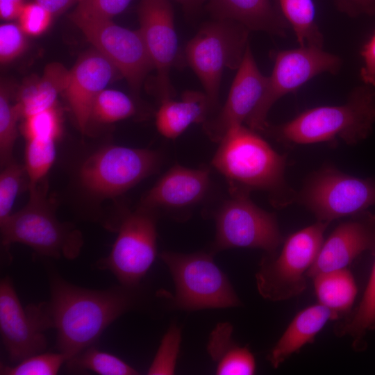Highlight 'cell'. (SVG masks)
Here are the masks:
<instances>
[{
  "instance_id": "obj_10",
  "label": "cell",
  "mask_w": 375,
  "mask_h": 375,
  "mask_svg": "<svg viewBox=\"0 0 375 375\" xmlns=\"http://www.w3.org/2000/svg\"><path fill=\"white\" fill-rule=\"evenodd\" d=\"M342 60L323 48L304 46L278 51L265 93L245 123L256 132H265L268 112L283 96L297 92L315 76L340 70Z\"/></svg>"
},
{
  "instance_id": "obj_3",
  "label": "cell",
  "mask_w": 375,
  "mask_h": 375,
  "mask_svg": "<svg viewBox=\"0 0 375 375\" xmlns=\"http://www.w3.org/2000/svg\"><path fill=\"white\" fill-rule=\"evenodd\" d=\"M374 124L375 89L364 84L354 88L342 105L308 109L281 124H269L265 132L288 145L337 139L355 145L369 136Z\"/></svg>"
},
{
  "instance_id": "obj_31",
  "label": "cell",
  "mask_w": 375,
  "mask_h": 375,
  "mask_svg": "<svg viewBox=\"0 0 375 375\" xmlns=\"http://www.w3.org/2000/svg\"><path fill=\"white\" fill-rule=\"evenodd\" d=\"M55 142L53 140H26L24 168L29 190L39 185L52 167L56 156Z\"/></svg>"
},
{
  "instance_id": "obj_24",
  "label": "cell",
  "mask_w": 375,
  "mask_h": 375,
  "mask_svg": "<svg viewBox=\"0 0 375 375\" xmlns=\"http://www.w3.org/2000/svg\"><path fill=\"white\" fill-rule=\"evenodd\" d=\"M233 331V326L229 322H219L209 335L207 351L216 363V374H253L255 358L248 348L235 342Z\"/></svg>"
},
{
  "instance_id": "obj_27",
  "label": "cell",
  "mask_w": 375,
  "mask_h": 375,
  "mask_svg": "<svg viewBox=\"0 0 375 375\" xmlns=\"http://www.w3.org/2000/svg\"><path fill=\"white\" fill-rule=\"evenodd\" d=\"M375 330V261L362 297L355 311L336 328L339 336L348 335L354 349L360 348L362 338Z\"/></svg>"
},
{
  "instance_id": "obj_13",
  "label": "cell",
  "mask_w": 375,
  "mask_h": 375,
  "mask_svg": "<svg viewBox=\"0 0 375 375\" xmlns=\"http://www.w3.org/2000/svg\"><path fill=\"white\" fill-rule=\"evenodd\" d=\"M69 18L94 49L117 67L138 94L145 77L153 69L139 30L124 28L110 19L89 17L74 11Z\"/></svg>"
},
{
  "instance_id": "obj_12",
  "label": "cell",
  "mask_w": 375,
  "mask_h": 375,
  "mask_svg": "<svg viewBox=\"0 0 375 375\" xmlns=\"http://www.w3.org/2000/svg\"><path fill=\"white\" fill-rule=\"evenodd\" d=\"M152 211L140 208L126 214L110 253L97 262L98 269L112 272L122 285L138 287L155 260L156 219Z\"/></svg>"
},
{
  "instance_id": "obj_25",
  "label": "cell",
  "mask_w": 375,
  "mask_h": 375,
  "mask_svg": "<svg viewBox=\"0 0 375 375\" xmlns=\"http://www.w3.org/2000/svg\"><path fill=\"white\" fill-rule=\"evenodd\" d=\"M312 278L319 303L339 317L351 310L357 296L358 288L348 269L344 267L318 273Z\"/></svg>"
},
{
  "instance_id": "obj_18",
  "label": "cell",
  "mask_w": 375,
  "mask_h": 375,
  "mask_svg": "<svg viewBox=\"0 0 375 375\" xmlns=\"http://www.w3.org/2000/svg\"><path fill=\"white\" fill-rule=\"evenodd\" d=\"M118 75L117 67L95 49L82 54L70 69L65 92L81 133L87 130L96 97Z\"/></svg>"
},
{
  "instance_id": "obj_38",
  "label": "cell",
  "mask_w": 375,
  "mask_h": 375,
  "mask_svg": "<svg viewBox=\"0 0 375 375\" xmlns=\"http://www.w3.org/2000/svg\"><path fill=\"white\" fill-rule=\"evenodd\" d=\"M132 0H80L74 12L83 16L110 19L123 12Z\"/></svg>"
},
{
  "instance_id": "obj_41",
  "label": "cell",
  "mask_w": 375,
  "mask_h": 375,
  "mask_svg": "<svg viewBox=\"0 0 375 375\" xmlns=\"http://www.w3.org/2000/svg\"><path fill=\"white\" fill-rule=\"evenodd\" d=\"M26 0H0V17L5 21L18 19Z\"/></svg>"
},
{
  "instance_id": "obj_32",
  "label": "cell",
  "mask_w": 375,
  "mask_h": 375,
  "mask_svg": "<svg viewBox=\"0 0 375 375\" xmlns=\"http://www.w3.org/2000/svg\"><path fill=\"white\" fill-rule=\"evenodd\" d=\"M67 360V356L61 353H40L29 356L8 366L1 363V375H55L61 366Z\"/></svg>"
},
{
  "instance_id": "obj_28",
  "label": "cell",
  "mask_w": 375,
  "mask_h": 375,
  "mask_svg": "<svg viewBox=\"0 0 375 375\" xmlns=\"http://www.w3.org/2000/svg\"><path fill=\"white\" fill-rule=\"evenodd\" d=\"M69 371H91L100 375H135L138 372L126 362L94 345L83 350L66 362Z\"/></svg>"
},
{
  "instance_id": "obj_23",
  "label": "cell",
  "mask_w": 375,
  "mask_h": 375,
  "mask_svg": "<svg viewBox=\"0 0 375 375\" xmlns=\"http://www.w3.org/2000/svg\"><path fill=\"white\" fill-rule=\"evenodd\" d=\"M70 69L59 62L48 64L41 77L27 81L19 89L17 103L23 118L56 106L58 95L65 92Z\"/></svg>"
},
{
  "instance_id": "obj_7",
  "label": "cell",
  "mask_w": 375,
  "mask_h": 375,
  "mask_svg": "<svg viewBox=\"0 0 375 375\" xmlns=\"http://www.w3.org/2000/svg\"><path fill=\"white\" fill-rule=\"evenodd\" d=\"M329 224L317 221L288 237L278 255L267 254L262 258L256 274L260 296L279 301L303 292L307 272L318 255Z\"/></svg>"
},
{
  "instance_id": "obj_39",
  "label": "cell",
  "mask_w": 375,
  "mask_h": 375,
  "mask_svg": "<svg viewBox=\"0 0 375 375\" xmlns=\"http://www.w3.org/2000/svg\"><path fill=\"white\" fill-rule=\"evenodd\" d=\"M360 54L362 59L360 77L364 84L375 88V31L362 46Z\"/></svg>"
},
{
  "instance_id": "obj_37",
  "label": "cell",
  "mask_w": 375,
  "mask_h": 375,
  "mask_svg": "<svg viewBox=\"0 0 375 375\" xmlns=\"http://www.w3.org/2000/svg\"><path fill=\"white\" fill-rule=\"evenodd\" d=\"M53 15L35 2H28L21 12L19 25L29 36H38L49 27Z\"/></svg>"
},
{
  "instance_id": "obj_2",
  "label": "cell",
  "mask_w": 375,
  "mask_h": 375,
  "mask_svg": "<svg viewBox=\"0 0 375 375\" xmlns=\"http://www.w3.org/2000/svg\"><path fill=\"white\" fill-rule=\"evenodd\" d=\"M212 160L229 190L266 191L276 207L295 201L297 192L285 179L286 156L276 152L258 132L242 124L231 128Z\"/></svg>"
},
{
  "instance_id": "obj_21",
  "label": "cell",
  "mask_w": 375,
  "mask_h": 375,
  "mask_svg": "<svg viewBox=\"0 0 375 375\" xmlns=\"http://www.w3.org/2000/svg\"><path fill=\"white\" fill-rule=\"evenodd\" d=\"M339 316L318 303L306 308L293 318L276 344L270 350L267 360L277 368L292 353L308 343H312L317 333L329 320Z\"/></svg>"
},
{
  "instance_id": "obj_22",
  "label": "cell",
  "mask_w": 375,
  "mask_h": 375,
  "mask_svg": "<svg viewBox=\"0 0 375 375\" xmlns=\"http://www.w3.org/2000/svg\"><path fill=\"white\" fill-rule=\"evenodd\" d=\"M210 114L208 100L204 92L186 91L180 101L170 98L160 101L156 115V127L165 138L174 139L191 124L203 123Z\"/></svg>"
},
{
  "instance_id": "obj_6",
  "label": "cell",
  "mask_w": 375,
  "mask_h": 375,
  "mask_svg": "<svg viewBox=\"0 0 375 375\" xmlns=\"http://www.w3.org/2000/svg\"><path fill=\"white\" fill-rule=\"evenodd\" d=\"M160 258L172 276L175 294L167 295L178 309L194 311L237 307L242 303L213 253L163 251Z\"/></svg>"
},
{
  "instance_id": "obj_15",
  "label": "cell",
  "mask_w": 375,
  "mask_h": 375,
  "mask_svg": "<svg viewBox=\"0 0 375 375\" xmlns=\"http://www.w3.org/2000/svg\"><path fill=\"white\" fill-rule=\"evenodd\" d=\"M139 31L156 71V93L160 101L173 98L169 72L179 60L174 12L169 0H140Z\"/></svg>"
},
{
  "instance_id": "obj_14",
  "label": "cell",
  "mask_w": 375,
  "mask_h": 375,
  "mask_svg": "<svg viewBox=\"0 0 375 375\" xmlns=\"http://www.w3.org/2000/svg\"><path fill=\"white\" fill-rule=\"evenodd\" d=\"M52 328L46 302L24 307L9 277L0 283V333L9 359L19 362L45 350Z\"/></svg>"
},
{
  "instance_id": "obj_19",
  "label": "cell",
  "mask_w": 375,
  "mask_h": 375,
  "mask_svg": "<svg viewBox=\"0 0 375 375\" xmlns=\"http://www.w3.org/2000/svg\"><path fill=\"white\" fill-rule=\"evenodd\" d=\"M207 167L190 169L175 165L169 169L142 199L140 208H183L201 201L208 190Z\"/></svg>"
},
{
  "instance_id": "obj_11",
  "label": "cell",
  "mask_w": 375,
  "mask_h": 375,
  "mask_svg": "<svg viewBox=\"0 0 375 375\" xmlns=\"http://www.w3.org/2000/svg\"><path fill=\"white\" fill-rule=\"evenodd\" d=\"M215 215L216 233L211 253L236 247L257 248L273 254L283 242L275 215L256 206L249 192L231 190Z\"/></svg>"
},
{
  "instance_id": "obj_20",
  "label": "cell",
  "mask_w": 375,
  "mask_h": 375,
  "mask_svg": "<svg viewBox=\"0 0 375 375\" xmlns=\"http://www.w3.org/2000/svg\"><path fill=\"white\" fill-rule=\"evenodd\" d=\"M207 8L216 19L234 21L249 31L285 37L290 27L270 0H208Z\"/></svg>"
},
{
  "instance_id": "obj_40",
  "label": "cell",
  "mask_w": 375,
  "mask_h": 375,
  "mask_svg": "<svg viewBox=\"0 0 375 375\" xmlns=\"http://www.w3.org/2000/svg\"><path fill=\"white\" fill-rule=\"evenodd\" d=\"M338 9L351 17L375 16V0H334Z\"/></svg>"
},
{
  "instance_id": "obj_16",
  "label": "cell",
  "mask_w": 375,
  "mask_h": 375,
  "mask_svg": "<svg viewBox=\"0 0 375 375\" xmlns=\"http://www.w3.org/2000/svg\"><path fill=\"white\" fill-rule=\"evenodd\" d=\"M267 81L268 76L259 70L249 44L224 106L203 122V130L211 140L219 142L231 128L246 122L262 97Z\"/></svg>"
},
{
  "instance_id": "obj_1",
  "label": "cell",
  "mask_w": 375,
  "mask_h": 375,
  "mask_svg": "<svg viewBox=\"0 0 375 375\" xmlns=\"http://www.w3.org/2000/svg\"><path fill=\"white\" fill-rule=\"evenodd\" d=\"M49 272L46 308L57 332V349L67 360L94 345L110 324L142 300L139 286L90 290L69 283L53 270Z\"/></svg>"
},
{
  "instance_id": "obj_17",
  "label": "cell",
  "mask_w": 375,
  "mask_h": 375,
  "mask_svg": "<svg viewBox=\"0 0 375 375\" xmlns=\"http://www.w3.org/2000/svg\"><path fill=\"white\" fill-rule=\"evenodd\" d=\"M367 251L375 255V214L367 210L351 217L333 230L324 241L307 277L347 267Z\"/></svg>"
},
{
  "instance_id": "obj_8",
  "label": "cell",
  "mask_w": 375,
  "mask_h": 375,
  "mask_svg": "<svg viewBox=\"0 0 375 375\" xmlns=\"http://www.w3.org/2000/svg\"><path fill=\"white\" fill-rule=\"evenodd\" d=\"M295 201L317 221L352 217L375 206V178H360L325 165L306 179Z\"/></svg>"
},
{
  "instance_id": "obj_35",
  "label": "cell",
  "mask_w": 375,
  "mask_h": 375,
  "mask_svg": "<svg viewBox=\"0 0 375 375\" xmlns=\"http://www.w3.org/2000/svg\"><path fill=\"white\" fill-rule=\"evenodd\" d=\"M3 167L0 174V224L12 214V208L26 172L24 166L13 160Z\"/></svg>"
},
{
  "instance_id": "obj_30",
  "label": "cell",
  "mask_w": 375,
  "mask_h": 375,
  "mask_svg": "<svg viewBox=\"0 0 375 375\" xmlns=\"http://www.w3.org/2000/svg\"><path fill=\"white\" fill-rule=\"evenodd\" d=\"M22 117L17 103H12L8 85L1 81L0 87V159L4 166L12 160L17 137V122Z\"/></svg>"
},
{
  "instance_id": "obj_4",
  "label": "cell",
  "mask_w": 375,
  "mask_h": 375,
  "mask_svg": "<svg viewBox=\"0 0 375 375\" xmlns=\"http://www.w3.org/2000/svg\"><path fill=\"white\" fill-rule=\"evenodd\" d=\"M28 203L0 224L1 241L28 246L38 254L53 258H76L83 244L81 232L69 223L60 222L54 206L38 185L29 190Z\"/></svg>"
},
{
  "instance_id": "obj_33",
  "label": "cell",
  "mask_w": 375,
  "mask_h": 375,
  "mask_svg": "<svg viewBox=\"0 0 375 375\" xmlns=\"http://www.w3.org/2000/svg\"><path fill=\"white\" fill-rule=\"evenodd\" d=\"M22 131L28 140H56L61 133V119L56 106L24 118Z\"/></svg>"
},
{
  "instance_id": "obj_42",
  "label": "cell",
  "mask_w": 375,
  "mask_h": 375,
  "mask_svg": "<svg viewBox=\"0 0 375 375\" xmlns=\"http://www.w3.org/2000/svg\"><path fill=\"white\" fill-rule=\"evenodd\" d=\"M49 12L53 16L58 15L66 11L76 0H33Z\"/></svg>"
},
{
  "instance_id": "obj_34",
  "label": "cell",
  "mask_w": 375,
  "mask_h": 375,
  "mask_svg": "<svg viewBox=\"0 0 375 375\" xmlns=\"http://www.w3.org/2000/svg\"><path fill=\"white\" fill-rule=\"evenodd\" d=\"M181 342V328L176 324H172L161 340L147 374L149 375L174 374Z\"/></svg>"
},
{
  "instance_id": "obj_36",
  "label": "cell",
  "mask_w": 375,
  "mask_h": 375,
  "mask_svg": "<svg viewBox=\"0 0 375 375\" xmlns=\"http://www.w3.org/2000/svg\"><path fill=\"white\" fill-rule=\"evenodd\" d=\"M28 46L27 35L19 24L6 22L0 26V62L8 64L21 56Z\"/></svg>"
},
{
  "instance_id": "obj_43",
  "label": "cell",
  "mask_w": 375,
  "mask_h": 375,
  "mask_svg": "<svg viewBox=\"0 0 375 375\" xmlns=\"http://www.w3.org/2000/svg\"><path fill=\"white\" fill-rule=\"evenodd\" d=\"M180 3L188 12L198 10L206 0H175Z\"/></svg>"
},
{
  "instance_id": "obj_26",
  "label": "cell",
  "mask_w": 375,
  "mask_h": 375,
  "mask_svg": "<svg viewBox=\"0 0 375 375\" xmlns=\"http://www.w3.org/2000/svg\"><path fill=\"white\" fill-rule=\"evenodd\" d=\"M282 15L300 47L323 48L324 36L315 21L312 0H278Z\"/></svg>"
},
{
  "instance_id": "obj_5",
  "label": "cell",
  "mask_w": 375,
  "mask_h": 375,
  "mask_svg": "<svg viewBox=\"0 0 375 375\" xmlns=\"http://www.w3.org/2000/svg\"><path fill=\"white\" fill-rule=\"evenodd\" d=\"M249 30L231 20L215 19L203 24L187 44L184 56L204 89L210 114L218 108L224 69H238L249 45Z\"/></svg>"
},
{
  "instance_id": "obj_9",
  "label": "cell",
  "mask_w": 375,
  "mask_h": 375,
  "mask_svg": "<svg viewBox=\"0 0 375 375\" xmlns=\"http://www.w3.org/2000/svg\"><path fill=\"white\" fill-rule=\"evenodd\" d=\"M160 155L147 149L112 145L90 156L81 165V186L99 198L118 196L156 172Z\"/></svg>"
},
{
  "instance_id": "obj_29",
  "label": "cell",
  "mask_w": 375,
  "mask_h": 375,
  "mask_svg": "<svg viewBox=\"0 0 375 375\" xmlns=\"http://www.w3.org/2000/svg\"><path fill=\"white\" fill-rule=\"evenodd\" d=\"M135 103L124 92L104 89L95 98L90 112V120L109 124L128 118L136 113Z\"/></svg>"
},
{
  "instance_id": "obj_44",
  "label": "cell",
  "mask_w": 375,
  "mask_h": 375,
  "mask_svg": "<svg viewBox=\"0 0 375 375\" xmlns=\"http://www.w3.org/2000/svg\"><path fill=\"white\" fill-rule=\"evenodd\" d=\"M76 1H77V2H78L80 0H76Z\"/></svg>"
}]
</instances>
